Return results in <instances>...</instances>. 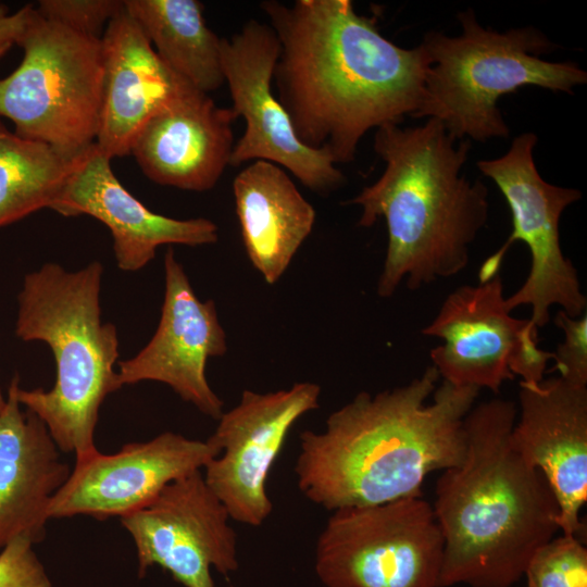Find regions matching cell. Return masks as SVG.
<instances>
[{"mask_svg": "<svg viewBox=\"0 0 587 587\" xmlns=\"http://www.w3.org/2000/svg\"><path fill=\"white\" fill-rule=\"evenodd\" d=\"M444 538L422 497L332 511L315 547L325 587H438Z\"/></svg>", "mask_w": 587, "mask_h": 587, "instance_id": "9c48e42d", "label": "cell"}, {"mask_svg": "<svg viewBox=\"0 0 587 587\" xmlns=\"http://www.w3.org/2000/svg\"><path fill=\"white\" fill-rule=\"evenodd\" d=\"M103 80L95 145L108 159L130 154L143 126L195 89L158 55L123 9L102 36Z\"/></svg>", "mask_w": 587, "mask_h": 587, "instance_id": "ac0fdd59", "label": "cell"}, {"mask_svg": "<svg viewBox=\"0 0 587 587\" xmlns=\"http://www.w3.org/2000/svg\"><path fill=\"white\" fill-rule=\"evenodd\" d=\"M24 55L0 77V118L14 133L78 157L96 142L103 80L101 38L42 17L36 7L17 42Z\"/></svg>", "mask_w": 587, "mask_h": 587, "instance_id": "52a82bcc", "label": "cell"}, {"mask_svg": "<svg viewBox=\"0 0 587 587\" xmlns=\"http://www.w3.org/2000/svg\"><path fill=\"white\" fill-rule=\"evenodd\" d=\"M35 9L32 3L11 13L9 8L0 2V59L17 45Z\"/></svg>", "mask_w": 587, "mask_h": 587, "instance_id": "83f0119b", "label": "cell"}, {"mask_svg": "<svg viewBox=\"0 0 587 587\" xmlns=\"http://www.w3.org/2000/svg\"><path fill=\"white\" fill-rule=\"evenodd\" d=\"M321 391L311 382L265 394L247 389L222 413L209 437L220 454L204 466L203 478L232 520L258 527L271 515L270 471L296 422L320 407Z\"/></svg>", "mask_w": 587, "mask_h": 587, "instance_id": "7c38bea8", "label": "cell"}, {"mask_svg": "<svg viewBox=\"0 0 587 587\" xmlns=\"http://www.w3.org/2000/svg\"><path fill=\"white\" fill-rule=\"evenodd\" d=\"M18 387L15 375L0 412V552L18 538H45L50 502L71 473L45 423L22 410Z\"/></svg>", "mask_w": 587, "mask_h": 587, "instance_id": "ffe728a7", "label": "cell"}, {"mask_svg": "<svg viewBox=\"0 0 587 587\" xmlns=\"http://www.w3.org/2000/svg\"><path fill=\"white\" fill-rule=\"evenodd\" d=\"M458 18L461 35L429 32L421 42L428 67L423 100L412 116L438 120L457 140L507 138L510 130L497 103L521 87L572 93L587 82L576 64L541 59L555 45L538 29L485 28L472 9Z\"/></svg>", "mask_w": 587, "mask_h": 587, "instance_id": "8992f818", "label": "cell"}, {"mask_svg": "<svg viewBox=\"0 0 587 587\" xmlns=\"http://www.w3.org/2000/svg\"><path fill=\"white\" fill-rule=\"evenodd\" d=\"M516 415L494 398L464 419V458L442 472L432 505L444 538L438 587H512L560 530L548 480L512 444Z\"/></svg>", "mask_w": 587, "mask_h": 587, "instance_id": "3957f363", "label": "cell"}, {"mask_svg": "<svg viewBox=\"0 0 587 587\" xmlns=\"http://www.w3.org/2000/svg\"><path fill=\"white\" fill-rule=\"evenodd\" d=\"M512 444L548 480L560 509V530L577 536L587 500V386L559 376L520 383Z\"/></svg>", "mask_w": 587, "mask_h": 587, "instance_id": "2e32d148", "label": "cell"}, {"mask_svg": "<svg viewBox=\"0 0 587 587\" xmlns=\"http://www.w3.org/2000/svg\"><path fill=\"white\" fill-rule=\"evenodd\" d=\"M232 108L193 90L155 116L137 135L130 154L152 182L191 191L212 189L230 165Z\"/></svg>", "mask_w": 587, "mask_h": 587, "instance_id": "d6986e66", "label": "cell"}, {"mask_svg": "<svg viewBox=\"0 0 587 587\" xmlns=\"http://www.w3.org/2000/svg\"><path fill=\"white\" fill-rule=\"evenodd\" d=\"M218 454L210 438L164 432L147 441L125 444L115 453L97 450L75 458L74 469L50 502L49 517H121L149 502L170 483L202 471Z\"/></svg>", "mask_w": 587, "mask_h": 587, "instance_id": "5bb4252c", "label": "cell"}, {"mask_svg": "<svg viewBox=\"0 0 587 587\" xmlns=\"http://www.w3.org/2000/svg\"><path fill=\"white\" fill-rule=\"evenodd\" d=\"M162 61L195 89L208 93L225 84L220 38L208 27L198 0H126Z\"/></svg>", "mask_w": 587, "mask_h": 587, "instance_id": "7402d4cb", "label": "cell"}, {"mask_svg": "<svg viewBox=\"0 0 587 587\" xmlns=\"http://www.w3.org/2000/svg\"><path fill=\"white\" fill-rule=\"evenodd\" d=\"M117 0H41L36 8L46 20L78 34L101 38L109 22L123 9Z\"/></svg>", "mask_w": 587, "mask_h": 587, "instance_id": "d4e9b609", "label": "cell"}, {"mask_svg": "<svg viewBox=\"0 0 587 587\" xmlns=\"http://www.w3.org/2000/svg\"><path fill=\"white\" fill-rule=\"evenodd\" d=\"M558 328L563 332V341L552 352L554 365L552 371L559 377L579 386H587V314L571 317L564 311H558L553 319Z\"/></svg>", "mask_w": 587, "mask_h": 587, "instance_id": "484cf974", "label": "cell"}, {"mask_svg": "<svg viewBox=\"0 0 587 587\" xmlns=\"http://www.w3.org/2000/svg\"><path fill=\"white\" fill-rule=\"evenodd\" d=\"M222 66L232 110L246 122L235 142L230 165L264 160L288 170L308 189L329 195L346 182L326 154L297 138L290 118L273 90L279 41L273 28L254 18L222 38Z\"/></svg>", "mask_w": 587, "mask_h": 587, "instance_id": "8fae6325", "label": "cell"}, {"mask_svg": "<svg viewBox=\"0 0 587 587\" xmlns=\"http://www.w3.org/2000/svg\"><path fill=\"white\" fill-rule=\"evenodd\" d=\"M526 587H587V549L577 536L552 538L529 560Z\"/></svg>", "mask_w": 587, "mask_h": 587, "instance_id": "cb8c5ba5", "label": "cell"}, {"mask_svg": "<svg viewBox=\"0 0 587 587\" xmlns=\"http://www.w3.org/2000/svg\"><path fill=\"white\" fill-rule=\"evenodd\" d=\"M120 519L136 546L139 577L158 565L185 587H214L211 567L227 576L239 566L230 516L202 471L170 483Z\"/></svg>", "mask_w": 587, "mask_h": 587, "instance_id": "4fadbf2b", "label": "cell"}, {"mask_svg": "<svg viewBox=\"0 0 587 587\" xmlns=\"http://www.w3.org/2000/svg\"><path fill=\"white\" fill-rule=\"evenodd\" d=\"M422 334L442 340L429 354L444 382L495 394L515 376L527 384L541 382L553 357L539 348V329L532 321L507 309L499 274L449 294Z\"/></svg>", "mask_w": 587, "mask_h": 587, "instance_id": "30bf717a", "label": "cell"}, {"mask_svg": "<svg viewBox=\"0 0 587 587\" xmlns=\"http://www.w3.org/2000/svg\"><path fill=\"white\" fill-rule=\"evenodd\" d=\"M471 145L457 143L435 118L423 125L386 124L374 136L385 162L378 179L347 204L361 208L358 225L379 217L387 226V250L377 295L391 297L402 282L411 290L463 271L470 246L488 220V189L461 174Z\"/></svg>", "mask_w": 587, "mask_h": 587, "instance_id": "277c9868", "label": "cell"}, {"mask_svg": "<svg viewBox=\"0 0 587 587\" xmlns=\"http://www.w3.org/2000/svg\"><path fill=\"white\" fill-rule=\"evenodd\" d=\"M537 139L534 133L521 134L503 155L480 160L476 165L498 186L512 217V232L501 248L483 262L479 283L499 274L512 243L524 242L530 253L529 273L523 285L505 297V307L512 312L529 305V320L539 329L550 321L551 307L559 305L569 316L579 317L586 312L587 299L577 270L562 252L559 227L563 211L578 201L582 192L552 185L540 176L534 160Z\"/></svg>", "mask_w": 587, "mask_h": 587, "instance_id": "ba28073f", "label": "cell"}, {"mask_svg": "<svg viewBox=\"0 0 587 587\" xmlns=\"http://www.w3.org/2000/svg\"><path fill=\"white\" fill-rule=\"evenodd\" d=\"M233 192L247 255L274 285L311 234L315 210L283 167L264 160L236 175Z\"/></svg>", "mask_w": 587, "mask_h": 587, "instance_id": "44dd1931", "label": "cell"}, {"mask_svg": "<svg viewBox=\"0 0 587 587\" xmlns=\"http://www.w3.org/2000/svg\"><path fill=\"white\" fill-rule=\"evenodd\" d=\"M50 209L103 223L113 237L116 264L125 272L145 267L162 245L198 247L218 239V227L211 220H177L150 211L121 184L111 160L96 145L79 158Z\"/></svg>", "mask_w": 587, "mask_h": 587, "instance_id": "e0dca14e", "label": "cell"}, {"mask_svg": "<svg viewBox=\"0 0 587 587\" xmlns=\"http://www.w3.org/2000/svg\"><path fill=\"white\" fill-rule=\"evenodd\" d=\"M0 587H52L32 541L15 539L0 552Z\"/></svg>", "mask_w": 587, "mask_h": 587, "instance_id": "4316f807", "label": "cell"}, {"mask_svg": "<svg viewBox=\"0 0 587 587\" xmlns=\"http://www.w3.org/2000/svg\"><path fill=\"white\" fill-rule=\"evenodd\" d=\"M164 278L157 330L136 355L117 363L120 384L123 387L145 380L163 383L202 414L218 420L224 403L205 374L208 360L227 351L215 302L201 301L196 296L172 249L164 255Z\"/></svg>", "mask_w": 587, "mask_h": 587, "instance_id": "9a60e30c", "label": "cell"}, {"mask_svg": "<svg viewBox=\"0 0 587 587\" xmlns=\"http://www.w3.org/2000/svg\"><path fill=\"white\" fill-rule=\"evenodd\" d=\"M102 275L98 261L75 272L46 263L25 275L17 296L16 337L47 344L57 371L51 389L18 387V401L45 423L59 450L75 458L98 450L100 407L122 388L117 330L101 319Z\"/></svg>", "mask_w": 587, "mask_h": 587, "instance_id": "5b68a950", "label": "cell"}, {"mask_svg": "<svg viewBox=\"0 0 587 587\" xmlns=\"http://www.w3.org/2000/svg\"><path fill=\"white\" fill-rule=\"evenodd\" d=\"M5 401H7V397L4 398L1 389H0V412L3 410L4 405H5Z\"/></svg>", "mask_w": 587, "mask_h": 587, "instance_id": "f1b7e54d", "label": "cell"}, {"mask_svg": "<svg viewBox=\"0 0 587 587\" xmlns=\"http://www.w3.org/2000/svg\"><path fill=\"white\" fill-rule=\"evenodd\" d=\"M438 379L429 365L404 386L361 391L322 430L300 433L294 471L303 496L330 512L421 497L428 474L459 464L479 389Z\"/></svg>", "mask_w": 587, "mask_h": 587, "instance_id": "7a4b0ae2", "label": "cell"}, {"mask_svg": "<svg viewBox=\"0 0 587 587\" xmlns=\"http://www.w3.org/2000/svg\"><path fill=\"white\" fill-rule=\"evenodd\" d=\"M260 8L279 41L273 87L305 147L349 163L370 129L419 110L428 67L421 43L397 46L350 0H265Z\"/></svg>", "mask_w": 587, "mask_h": 587, "instance_id": "6da1fadb", "label": "cell"}, {"mask_svg": "<svg viewBox=\"0 0 587 587\" xmlns=\"http://www.w3.org/2000/svg\"><path fill=\"white\" fill-rule=\"evenodd\" d=\"M82 155L22 138L0 118V227L50 209Z\"/></svg>", "mask_w": 587, "mask_h": 587, "instance_id": "603a6c76", "label": "cell"}]
</instances>
